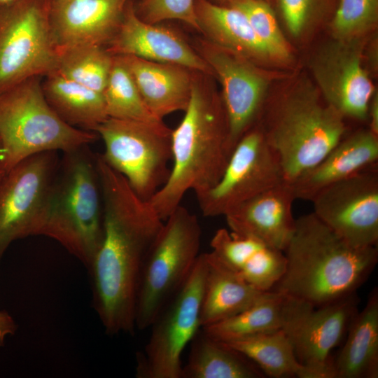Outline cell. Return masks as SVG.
Wrapping results in <instances>:
<instances>
[{"instance_id": "1", "label": "cell", "mask_w": 378, "mask_h": 378, "mask_svg": "<svg viewBox=\"0 0 378 378\" xmlns=\"http://www.w3.org/2000/svg\"><path fill=\"white\" fill-rule=\"evenodd\" d=\"M97 171L103 237L88 269L98 296L113 303H127L136 297L142 265L164 220L106 162L99 161Z\"/></svg>"}, {"instance_id": "2", "label": "cell", "mask_w": 378, "mask_h": 378, "mask_svg": "<svg viewBox=\"0 0 378 378\" xmlns=\"http://www.w3.org/2000/svg\"><path fill=\"white\" fill-rule=\"evenodd\" d=\"M284 252L286 269L275 290L315 307L354 294L378 260L377 246L350 245L313 212L295 219Z\"/></svg>"}, {"instance_id": "3", "label": "cell", "mask_w": 378, "mask_h": 378, "mask_svg": "<svg viewBox=\"0 0 378 378\" xmlns=\"http://www.w3.org/2000/svg\"><path fill=\"white\" fill-rule=\"evenodd\" d=\"M171 132L172 166L165 183L148 200L164 220L188 191L197 196L220 178L230 153L222 101L194 77L190 99Z\"/></svg>"}, {"instance_id": "4", "label": "cell", "mask_w": 378, "mask_h": 378, "mask_svg": "<svg viewBox=\"0 0 378 378\" xmlns=\"http://www.w3.org/2000/svg\"><path fill=\"white\" fill-rule=\"evenodd\" d=\"M262 110L256 125L276 155L284 181L290 184L347 132L345 119L307 81L264 104Z\"/></svg>"}, {"instance_id": "5", "label": "cell", "mask_w": 378, "mask_h": 378, "mask_svg": "<svg viewBox=\"0 0 378 378\" xmlns=\"http://www.w3.org/2000/svg\"><path fill=\"white\" fill-rule=\"evenodd\" d=\"M50 187L40 235L89 267L103 237V203L95 155L86 146L63 153Z\"/></svg>"}, {"instance_id": "6", "label": "cell", "mask_w": 378, "mask_h": 378, "mask_svg": "<svg viewBox=\"0 0 378 378\" xmlns=\"http://www.w3.org/2000/svg\"><path fill=\"white\" fill-rule=\"evenodd\" d=\"M42 78H28L0 93V141L6 171L32 155L69 152L94 142L97 134L64 122L47 102Z\"/></svg>"}, {"instance_id": "7", "label": "cell", "mask_w": 378, "mask_h": 378, "mask_svg": "<svg viewBox=\"0 0 378 378\" xmlns=\"http://www.w3.org/2000/svg\"><path fill=\"white\" fill-rule=\"evenodd\" d=\"M202 230L197 216L180 205L164 220L141 267L135 325H152L192 272L200 253Z\"/></svg>"}, {"instance_id": "8", "label": "cell", "mask_w": 378, "mask_h": 378, "mask_svg": "<svg viewBox=\"0 0 378 378\" xmlns=\"http://www.w3.org/2000/svg\"><path fill=\"white\" fill-rule=\"evenodd\" d=\"M104 144V162L135 192L148 200L165 183L172 160L171 132L164 123L108 118L95 130Z\"/></svg>"}, {"instance_id": "9", "label": "cell", "mask_w": 378, "mask_h": 378, "mask_svg": "<svg viewBox=\"0 0 378 378\" xmlns=\"http://www.w3.org/2000/svg\"><path fill=\"white\" fill-rule=\"evenodd\" d=\"M50 0H20L0 10V93L56 69Z\"/></svg>"}, {"instance_id": "10", "label": "cell", "mask_w": 378, "mask_h": 378, "mask_svg": "<svg viewBox=\"0 0 378 378\" xmlns=\"http://www.w3.org/2000/svg\"><path fill=\"white\" fill-rule=\"evenodd\" d=\"M206 273L201 253L190 276L153 321L136 375L142 378H181V354L200 328V312Z\"/></svg>"}, {"instance_id": "11", "label": "cell", "mask_w": 378, "mask_h": 378, "mask_svg": "<svg viewBox=\"0 0 378 378\" xmlns=\"http://www.w3.org/2000/svg\"><path fill=\"white\" fill-rule=\"evenodd\" d=\"M284 181L278 159L255 124L236 144L217 183L196 197L204 216H225Z\"/></svg>"}, {"instance_id": "12", "label": "cell", "mask_w": 378, "mask_h": 378, "mask_svg": "<svg viewBox=\"0 0 378 378\" xmlns=\"http://www.w3.org/2000/svg\"><path fill=\"white\" fill-rule=\"evenodd\" d=\"M57 153L29 157L0 180V261L13 241L40 235L44 205L59 162Z\"/></svg>"}, {"instance_id": "13", "label": "cell", "mask_w": 378, "mask_h": 378, "mask_svg": "<svg viewBox=\"0 0 378 378\" xmlns=\"http://www.w3.org/2000/svg\"><path fill=\"white\" fill-rule=\"evenodd\" d=\"M286 296L281 329L290 340L297 359L316 378H335L330 354L357 312L356 296L354 293L318 307Z\"/></svg>"}, {"instance_id": "14", "label": "cell", "mask_w": 378, "mask_h": 378, "mask_svg": "<svg viewBox=\"0 0 378 378\" xmlns=\"http://www.w3.org/2000/svg\"><path fill=\"white\" fill-rule=\"evenodd\" d=\"M311 202L313 214L350 245L377 246L378 163L324 188Z\"/></svg>"}, {"instance_id": "15", "label": "cell", "mask_w": 378, "mask_h": 378, "mask_svg": "<svg viewBox=\"0 0 378 378\" xmlns=\"http://www.w3.org/2000/svg\"><path fill=\"white\" fill-rule=\"evenodd\" d=\"M198 53L222 85L231 154L241 137L257 123L269 80L251 60L209 40L200 41Z\"/></svg>"}, {"instance_id": "16", "label": "cell", "mask_w": 378, "mask_h": 378, "mask_svg": "<svg viewBox=\"0 0 378 378\" xmlns=\"http://www.w3.org/2000/svg\"><path fill=\"white\" fill-rule=\"evenodd\" d=\"M362 48L359 38H334L314 54L311 69L328 104L344 119L365 122L375 89L363 67Z\"/></svg>"}, {"instance_id": "17", "label": "cell", "mask_w": 378, "mask_h": 378, "mask_svg": "<svg viewBox=\"0 0 378 378\" xmlns=\"http://www.w3.org/2000/svg\"><path fill=\"white\" fill-rule=\"evenodd\" d=\"M112 55H133L170 63L203 74H213L202 56L170 29L141 20L130 0L120 23L106 45Z\"/></svg>"}, {"instance_id": "18", "label": "cell", "mask_w": 378, "mask_h": 378, "mask_svg": "<svg viewBox=\"0 0 378 378\" xmlns=\"http://www.w3.org/2000/svg\"><path fill=\"white\" fill-rule=\"evenodd\" d=\"M130 0H50V22L57 48L104 46L115 33Z\"/></svg>"}, {"instance_id": "19", "label": "cell", "mask_w": 378, "mask_h": 378, "mask_svg": "<svg viewBox=\"0 0 378 378\" xmlns=\"http://www.w3.org/2000/svg\"><path fill=\"white\" fill-rule=\"evenodd\" d=\"M295 200L291 184L284 181L244 202L224 216L230 231L253 237L284 252L295 230Z\"/></svg>"}, {"instance_id": "20", "label": "cell", "mask_w": 378, "mask_h": 378, "mask_svg": "<svg viewBox=\"0 0 378 378\" xmlns=\"http://www.w3.org/2000/svg\"><path fill=\"white\" fill-rule=\"evenodd\" d=\"M210 245L211 252L220 262L261 291L272 290L285 272L284 251L253 237L220 228Z\"/></svg>"}, {"instance_id": "21", "label": "cell", "mask_w": 378, "mask_h": 378, "mask_svg": "<svg viewBox=\"0 0 378 378\" xmlns=\"http://www.w3.org/2000/svg\"><path fill=\"white\" fill-rule=\"evenodd\" d=\"M378 163V136L368 128L346 134L314 166L291 183L296 199L310 201L324 188Z\"/></svg>"}, {"instance_id": "22", "label": "cell", "mask_w": 378, "mask_h": 378, "mask_svg": "<svg viewBox=\"0 0 378 378\" xmlns=\"http://www.w3.org/2000/svg\"><path fill=\"white\" fill-rule=\"evenodd\" d=\"M118 56L130 72L148 108L156 118L163 120L172 113L186 109L192 93L193 71L133 55Z\"/></svg>"}, {"instance_id": "23", "label": "cell", "mask_w": 378, "mask_h": 378, "mask_svg": "<svg viewBox=\"0 0 378 378\" xmlns=\"http://www.w3.org/2000/svg\"><path fill=\"white\" fill-rule=\"evenodd\" d=\"M195 10L200 31L209 41L252 62H275L246 16L239 9L209 0H195Z\"/></svg>"}, {"instance_id": "24", "label": "cell", "mask_w": 378, "mask_h": 378, "mask_svg": "<svg viewBox=\"0 0 378 378\" xmlns=\"http://www.w3.org/2000/svg\"><path fill=\"white\" fill-rule=\"evenodd\" d=\"M205 256L206 273L200 312L201 328L241 312L265 292L248 284L211 251L205 253Z\"/></svg>"}, {"instance_id": "25", "label": "cell", "mask_w": 378, "mask_h": 378, "mask_svg": "<svg viewBox=\"0 0 378 378\" xmlns=\"http://www.w3.org/2000/svg\"><path fill=\"white\" fill-rule=\"evenodd\" d=\"M335 378L378 377V293L370 294L365 307L349 325L347 339L332 363Z\"/></svg>"}, {"instance_id": "26", "label": "cell", "mask_w": 378, "mask_h": 378, "mask_svg": "<svg viewBox=\"0 0 378 378\" xmlns=\"http://www.w3.org/2000/svg\"><path fill=\"white\" fill-rule=\"evenodd\" d=\"M43 78L42 88L47 102L69 125L95 132L108 118L103 93L70 80L56 71Z\"/></svg>"}, {"instance_id": "27", "label": "cell", "mask_w": 378, "mask_h": 378, "mask_svg": "<svg viewBox=\"0 0 378 378\" xmlns=\"http://www.w3.org/2000/svg\"><path fill=\"white\" fill-rule=\"evenodd\" d=\"M181 378H257L262 374L248 359L203 330L195 335Z\"/></svg>"}, {"instance_id": "28", "label": "cell", "mask_w": 378, "mask_h": 378, "mask_svg": "<svg viewBox=\"0 0 378 378\" xmlns=\"http://www.w3.org/2000/svg\"><path fill=\"white\" fill-rule=\"evenodd\" d=\"M223 343L255 362L270 377L316 378L298 361L293 344L282 329Z\"/></svg>"}, {"instance_id": "29", "label": "cell", "mask_w": 378, "mask_h": 378, "mask_svg": "<svg viewBox=\"0 0 378 378\" xmlns=\"http://www.w3.org/2000/svg\"><path fill=\"white\" fill-rule=\"evenodd\" d=\"M286 300V295L281 292L265 291L241 312L202 329L222 342L281 330L284 321Z\"/></svg>"}, {"instance_id": "30", "label": "cell", "mask_w": 378, "mask_h": 378, "mask_svg": "<svg viewBox=\"0 0 378 378\" xmlns=\"http://www.w3.org/2000/svg\"><path fill=\"white\" fill-rule=\"evenodd\" d=\"M56 71L66 78L103 93L114 55L104 46L79 45L57 48Z\"/></svg>"}, {"instance_id": "31", "label": "cell", "mask_w": 378, "mask_h": 378, "mask_svg": "<svg viewBox=\"0 0 378 378\" xmlns=\"http://www.w3.org/2000/svg\"><path fill=\"white\" fill-rule=\"evenodd\" d=\"M103 94L108 118L152 125L164 123L148 108L130 72L120 56L114 55Z\"/></svg>"}, {"instance_id": "32", "label": "cell", "mask_w": 378, "mask_h": 378, "mask_svg": "<svg viewBox=\"0 0 378 378\" xmlns=\"http://www.w3.org/2000/svg\"><path fill=\"white\" fill-rule=\"evenodd\" d=\"M241 10L253 29L270 50L275 62H286L291 52L281 31L273 7L266 0H235L228 5Z\"/></svg>"}, {"instance_id": "33", "label": "cell", "mask_w": 378, "mask_h": 378, "mask_svg": "<svg viewBox=\"0 0 378 378\" xmlns=\"http://www.w3.org/2000/svg\"><path fill=\"white\" fill-rule=\"evenodd\" d=\"M338 0H275L279 17L289 34L300 38L331 19Z\"/></svg>"}, {"instance_id": "34", "label": "cell", "mask_w": 378, "mask_h": 378, "mask_svg": "<svg viewBox=\"0 0 378 378\" xmlns=\"http://www.w3.org/2000/svg\"><path fill=\"white\" fill-rule=\"evenodd\" d=\"M330 20L334 38H359L377 25L378 0H338Z\"/></svg>"}, {"instance_id": "35", "label": "cell", "mask_w": 378, "mask_h": 378, "mask_svg": "<svg viewBox=\"0 0 378 378\" xmlns=\"http://www.w3.org/2000/svg\"><path fill=\"white\" fill-rule=\"evenodd\" d=\"M195 0H139L133 1L136 15L143 21L158 24L167 20H181L200 31L195 10Z\"/></svg>"}, {"instance_id": "36", "label": "cell", "mask_w": 378, "mask_h": 378, "mask_svg": "<svg viewBox=\"0 0 378 378\" xmlns=\"http://www.w3.org/2000/svg\"><path fill=\"white\" fill-rule=\"evenodd\" d=\"M17 324L13 318L5 311H0V346L4 344L6 339L15 333Z\"/></svg>"}, {"instance_id": "37", "label": "cell", "mask_w": 378, "mask_h": 378, "mask_svg": "<svg viewBox=\"0 0 378 378\" xmlns=\"http://www.w3.org/2000/svg\"><path fill=\"white\" fill-rule=\"evenodd\" d=\"M368 129L378 136V94L375 91L369 104L368 110Z\"/></svg>"}, {"instance_id": "38", "label": "cell", "mask_w": 378, "mask_h": 378, "mask_svg": "<svg viewBox=\"0 0 378 378\" xmlns=\"http://www.w3.org/2000/svg\"><path fill=\"white\" fill-rule=\"evenodd\" d=\"M20 0H0V10L8 8Z\"/></svg>"}, {"instance_id": "39", "label": "cell", "mask_w": 378, "mask_h": 378, "mask_svg": "<svg viewBox=\"0 0 378 378\" xmlns=\"http://www.w3.org/2000/svg\"><path fill=\"white\" fill-rule=\"evenodd\" d=\"M209 1L216 4H218L226 6L235 0H209Z\"/></svg>"}, {"instance_id": "40", "label": "cell", "mask_w": 378, "mask_h": 378, "mask_svg": "<svg viewBox=\"0 0 378 378\" xmlns=\"http://www.w3.org/2000/svg\"><path fill=\"white\" fill-rule=\"evenodd\" d=\"M3 160H4L3 148H2L1 143L0 141V164L1 165L3 164Z\"/></svg>"}, {"instance_id": "41", "label": "cell", "mask_w": 378, "mask_h": 378, "mask_svg": "<svg viewBox=\"0 0 378 378\" xmlns=\"http://www.w3.org/2000/svg\"><path fill=\"white\" fill-rule=\"evenodd\" d=\"M6 169L4 168V167L0 164V180L1 179V178L4 176V175L6 173Z\"/></svg>"}]
</instances>
